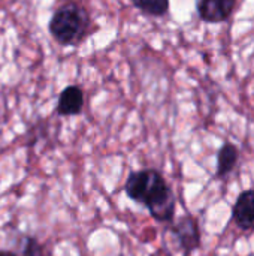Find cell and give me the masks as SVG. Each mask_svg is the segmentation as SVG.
Masks as SVG:
<instances>
[{"mask_svg":"<svg viewBox=\"0 0 254 256\" xmlns=\"http://www.w3.org/2000/svg\"><path fill=\"white\" fill-rule=\"evenodd\" d=\"M126 195L145 206L151 218L160 224H171L175 218L177 200L165 177L153 168L132 172L124 186Z\"/></svg>","mask_w":254,"mask_h":256,"instance_id":"1","label":"cell"},{"mask_svg":"<svg viewBox=\"0 0 254 256\" xmlns=\"http://www.w3.org/2000/svg\"><path fill=\"white\" fill-rule=\"evenodd\" d=\"M90 27V16L88 12L79 6L78 3L69 2L60 6L51 21H49V33L52 38L64 46L79 44Z\"/></svg>","mask_w":254,"mask_h":256,"instance_id":"2","label":"cell"},{"mask_svg":"<svg viewBox=\"0 0 254 256\" xmlns=\"http://www.w3.org/2000/svg\"><path fill=\"white\" fill-rule=\"evenodd\" d=\"M172 234L177 237L184 255H190L196 249L201 248V231H199V224L198 220L186 214L183 216L177 224L172 226Z\"/></svg>","mask_w":254,"mask_h":256,"instance_id":"3","label":"cell"},{"mask_svg":"<svg viewBox=\"0 0 254 256\" xmlns=\"http://www.w3.org/2000/svg\"><path fill=\"white\" fill-rule=\"evenodd\" d=\"M238 0H199L198 14L205 22H223L229 20L237 8Z\"/></svg>","mask_w":254,"mask_h":256,"instance_id":"4","label":"cell"},{"mask_svg":"<svg viewBox=\"0 0 254 256\" xmlns=\"http://www.w3.org/2000/svg\"><path fill=\"white\" fill-rule=\"evenodd\" d=\"M232 218L240 230L246 232L254 231V189L240 194L232 208Z\"/></svg>","mask_w":254,"mask_h":256,"instance_id":"5","label":"cell"},{"mask_svg":"<svg viewBox=\"0 0 254 256\" xmlns=\"http://www.w3.org/2000/svg\"><path fill=\"white\" fill-rule=\"evenodd\" d=\"M84 108V92L78 86H67L58 96L57 114L63 117L78 116Z\"/></svg>","mask_w":254,"mask_h":256,"instance_id":"6","label":"cell"},{"mask_svg":"<svg viewBox=\"0 0 254 256\" xmlns=\"http://www.w3.org/2000/svg\"><path fill=\"white\" fill-rule=\"evenodd\" d=\"M238 159H240L238 147L235 144L225 142L222 146V148L219 150V154H217V172H216V176L219 178H226L234 171V168L237 166Z\"/></svg>","mask_w":254,"mask_h":256,"instance_id":"7","label":"cell"},{"mask_svg":"<svg viewBox=\"0 0 254 256\" xmlns=\"http://www.w3.org/2000/svg\"><path fill=\"white\" fill-rule=\"evenodd\" d=\"M132 3L151 16H163L169 10V0H132Z\"/></svg>","mask_w":254,"mask_h":256,"instance_id":"8","label":"cell"},{"mask_svg":"<svg viewBox=\"0 0 254 256\" xmlns=\"http://www.w3.org/2000/svg\"><path fill=\"white\" fill-rule=\"evenodd\" d=\"M27 242H28V244H27L25 249H24V256H42L40 246H39L34 240L27 238Z\"/></svg>","mask_w":254,"mask_h":256,"instance_id":"9","label":"cell"},{"mask_svg":"<svg viewBox=\"0 0 254 256\" xmlns=\"http://www.w3.org/2000/svg\"><path fill=\"white\" fill-rule=\"evenodd\" d=\"M0 256H16L10 250H0Z\"/></svg>","mask_w":254,"mask_h":256,"instance_id":"10","label":"cell"}]
</instances>
